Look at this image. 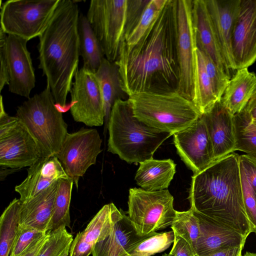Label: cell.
I'll list each match as a JSON object with an SVG mask.
<instances>
[{
  "label": "cell",
  "mask_w": 256,
  "mask_h": 256,
  "mask_svg": "<svg viewBox=\"0 0 256 256\" xmlns=\"http://www.w3.org/2000/svg\"><path fill=\"white\" fill-rule=\"evenodd\" d=\"M122 88L128 96L142 92H177L180 79L176 44V0H168L140 40L123 39L115 61Z\"/></svg>",
  "instance_id": "1"
},
{
  "label": "cell",
  "mask_w": 256,
  "mask_h": 256,
  "mask_svg": "<svg viewBox=\"0 0 256 256\" xmlns=\"http://www.w3.org/2000/svg\"><path fill=\"white\" fill-rule=\"evenodd\" d=\"M240 156L232 152L192 177L190 208L247 238L251 233L244 202Z\"/></svg>",
  "instance_id": "2"
},
{
  "label": "cell",
  "mask_w": 256,
  "mask_h": 256,
  "mask_svg": "<svg viewBox=\"0 0 256 256\" xmlns=\"http://www.w3.org/2000/svg\"><path fill=\"white\" fill-rule=\"evenodd\" d=\"M80 12L76 2L60 0L38 46V68L46 78L56 105L62 112L78 70L80 56L78 22Z\"/></svg>",
  "instance_id": "3"
},
{
  "label": "cell",
  "mask_w": 256,
  "mask_h": 256,
  "mask_svg": "<svg viewBox=\"0 0 256 256\" xmlns=\"http://www.w3.org/2000/svg\"><path fill=\"white\" fill-rule=\"evenodd\" d=\"M108 128V151L130 164L153 158L160 146L172 136L158 132L136 118L128 98L114 102Z\"/></svg>",
  "instance_id": "4"
},
{
  "label": "cell",
  "mask_w": 256,
  "mask_h": 256,
  "mask_svg": "<svg viewBox=\"0 0 256 256\" xmlns=\"http://www.w3.org/2000/svg\"><path fill=\"white\" fill-rule=\"evenodd\" d=\"M128 100L139 120L172 135L192 126L200 116L193 102L178 92L136 94Z\"/></svg>",
  "instance_id": "5"
},
{
  "label": "cell",
  "mask_w": 256,
  "mask_h": 256,
  "mask_svg": "<svg viewBox=\"0 0 256 256\" xmlns=\"http://www.w3.org/2000/svg\"><path fill=\"white\" fill-rule=\"evenodd\" d=\"M16 116L26 126L40 148L43 157L56 156L68 132L62 112L49 86L19 106Z\"/></svg>",
  "instance_id": "6"
},
{
  "label": "cell",
  "mask_w": 256,
  "mask_h": 256,
  "mask_svg": "<svg viewBox=\"0 0 256 256\" xmlns=\"http://www.w3.org/2000/svg\"><path fill=\"white\" fill-rule=\"evenodd\" d=\"M174 197L168 189L129 190L128 216L140 236L171 226L176 216Z\"/></svg>",
  "instance_id": "7"
},
{
  "label": "cell",
  "mask_w": 256,
  "mask_h": 256,
  "mask_svg": "<svg viewBox=\"0 0 256 256\" xmlns=\"http://www.w3.org/2000/svg\"><path fill=\"white\" fill-rule=\"evenodd\" d=\"M60 0H0V28L27 40L39 36L47 26Z\"/></svg>",
  "instance_id": "8"
},
{
  "label": "cell",
  "mask_w": 256,
  "mask_h": 256,
  "mask_svg": "<svg viewBox=\"0 0 256 256\" xmlns=\"http://www.w3.org/2000/svg\"><path fill=\"white\" fill-rule=\"evenodd\" d=\"M42 157V150L26 125L16 116H11L5 112L1 95L0 166L20 170L30 167Z\"/></svg>",
  "instance_id": "9"
},
{
  "label": "cell",
  "mask_w": 256,
  "mask_h": 256,
  "mask_svg": "<svg viewBox=\"0 0 256 256\" xmlns=\"http://www.w3.org/2000/svg\"><path fill=\"white\" fill-rule=\"evenodd\" d=\"M128 0H92L86 17L109 61L115 62L124 38Z\"/></svg>",
  "instance_id": "10"
},
{
  "label": "cell",
  "mask_w": 256,
  "mask_h": 256,
  "mask_svg": "<svg viewBox=\"0 0 256 256\" xmlns=\"http://www.w3.org/2000/svg\"><path fill=\"white\" fill-rule=\"evenodd\" d=\"M176 44L180 79L177 92L192 102L196 62L192 0H176Z\"/></svg>",
  "instance_id": "11"
},
{
  "label": "cell",
  "mask_w": 256,
  "mask_h": 256,
  "mask_svg": "<svg viewBox=\"0 0 256 256\" xmlns=\"http://www.w3.org/2000/svg\"><path fill=\"white\" fill-rule=\"evenodd\" d=\"M102 140L95 128H82L66 136L56 156L77 189L80 178L96 164L97 157L102 151Z\"/></svg>",
  "instance_id": "12"
},
{
  "label": "cell",
  "mask_w": 256,
  "mask_h": 256,
  "mask_svg": "<svg viewBox=\"0 0 256 256\" xmlns=\"http://www.w3.org/2000/svg\"><path fill=\"white\" fill-rule=\"evenodd\" d=\"M74 120L87 126H102L105 120L103 100L94 74L84 68L76 71L70 92Z\"/></svg>",
  "instance_id": "13"
},
{
  "label": "cell",
  "mask_w": 256,
  "mask_h": 256,
  "mask_svg": "<svg viewBox=\"0 0 256 256\" xmlns=\"http://www.w3.org/2000/svg\"><path fill=\"white\" fill-rule=\"evenodd\" d=\"M0 30V46L4 50L10 76L9 91L28 98L36 84V76L28 40Z\"/></svg>",
  "instance_id": "14"
},
{
  "label": "cell",
  "mask_w": 256,
  "mask_h": 256,
  "mask_svg": "<svg viewBox=\"0 0 256 256\" xmlns=\"http://www.w3.org/2000/svg\"><path fill=\"white\" fill-rule=\"evenodd\" d=\"M173 136L178 154L194 175L215 162L212 145L200 116L192 126Z\"/></svg>",
  "instance_id": "15"
},
{
  "label": "cell",
  "mask_w": 256,
  "mask_h": 256,
  "mask_svg": "<svg viewBox=\"0 0 256 256\" xmlns=\"http://www.w3.org/2000/svg\"><path fill=\"white\" fill-rule=\"evenodd\" d=\"M236 70L256 61V0H241L232 36Z\"/></svg>",
  "instance_id": "16"
},
{
  "label": "cell",
  "mask_w": 256,
  "mask_h": 256,
  "mask_svg": "<svg viewBox=\"0 0 256 256\" xmlns=\"http://www.w3.org/2000/svg\"><path fill=\"white\" fill-rule=\"evenodd\" d=\"M124 212L113 203L104 205L72 242L68 256H89L96 244L106 238Z\"/></svg>",
  "instance_id": "17"
},
{
  "label": "cell",
  "mask_w": 256,
  "mask_h": 256,
  "mask_svg": "<svg viewBox=\"0 0 256 256\" xmlns=\"http://www.w3.org/2000/svg\"><path fill=\"white\" fill-rule=\"evenodd\" d=\"M241 0H205L224 62L236 71L232 50V36Z\"/></svg>",
  "instance_id": "18"
},
{
  "label": "cell",
  "mask_w": 256,
  "mask_h": 256,
  "mask_svg": "<svg viewBox=\"0 0 256 256\" xmlns=\"http://www.w3.org/2000/svg\"><path fill=\"white\" fill-rule=\"evenodd\" d=\"M234 116L220 99L200 115L212 145L215 162L235 151Z\"/></svg>",
  "instance_id": "19"
},
{
  "label": "cell",
  "mask_w": 256,
  "mask_h": 256,
  "mask_svg": "<svg viewBox=\"0 0 256 256\" xmlns=\"http://www.w3.org/2000/svg\"><path fill=\"white\" fill-rule=\"evenodd\" d=\"M68 177L55 155L39 158L29 167L25 180L15 187L21 202H25L62 178Z\"/></svg>",
  "instance_id": "20"
},
{
  "label": "cell",
  "mask_w": 256,
  "mask_h": 256,
  "mask_svg": "<svg viewBox=\"0 0 256 256\" xmlns=\"http://www.w3.org/2000/svg\"><path fill=\"white\" fill-rule=\"evenodd\" d=\"M194 212L200 225V234L195 247L198 256H206L225 249L244 246L246 237L203 214Z\"/></svg>",
  "instance_id": "21"
},
{
  "label": "cell",
  "mask_w": 256,
  "mask_h": 256,
  "mask_svg": "<svg viewBox=\"0 0 256 256\" xmlns=\"http://www.w3.org/2000/svg\"><path fill=\"white\" fill-rule=\"evenodd\" d=\"M192 14L197 48L230 78L219 46L205 0H192Z\"/></svg>",
  "instance_id": "22"
},
{
  "label": "cell",
  "mask_w": 256,
  "mask_h": 256,
  "mask_svg": "<svg viewBox=\"0 0 256 256\" xmlns=\"http://www.w3.org/2000/svg\"><path fill=\"white\" fill-rule=\"evenodd\" d=\"M59 180L28 201L21 202L19 226L50 231Z\"/></svg>",
  "instance_id": "23"
},
{
  "label": "cell",
  "mask_w": 256,
  "mask_h": 256,
  "mask_svg": "<svg viewBox=\"0 0 256 256\" xmlns=\"http://www.w3.org/2000/svg\"><path fill=\"white\" fill-rule=\"evenodd\" d=\"M142 237L137 234L128 216L124 212L110 234L96 244L92 256H124L128 248Z\"/></svg>",
  "instance_id": "24"
},
{
  "label": "cell",
  "mask_w": 256,
  "mask_h": 256,
  "mask_svg": "<svg viewBox=\"0 0 256 256\" xmlns=\"http://www.w3.org/2000/svg\"><path fill=\"white\" fill-rule=\"evenodd\" d=\"M256 90V74L248 68L238 69L230 79L220 100L234 115L244 108Z\"/></svg>",
  "instance_id": "25"
},
{
  "label": "cell",
  "mask_w": 256,
  "mask_h": 256,
  "mask_svg": "<svg viewBox=\"0 0 256 256\" xmlns=\"http://www.w3.org/2000/svg\"><path fill=\"white\" fill-rule=\"evenodd\" d=\"M176 166L171 159H148L140 163L134 180L136 184L146 190H166L174 178Z\"/></svg>",
  "instance_id": "26"
},
{
  "label": "cell",
  "mask_w": 256,
  "mask_h": 256,
  "mask_svg": "<svg viewBox=\"0 0 256 256\" xmlns=\"http://www.w3.org/2000/svg\"><path fill=\"white\" fill-rule=\"evenodd\" d=\"M102 96L105 114L104 122L108 124L110 113L114 102L119 99L128 98L123 91L118 67L115 62L104 58L98 70L94 73Z\"/></svg>",
  "instance_id": "27"
},
{
  "label": "cell",
  "mask_w": 256,
  "mask_h": 256,
  "mask_svg": "<svg viewBox=\"0 0 256 256\" xmlns=\"http://www.w3.org/2000/svg\"><path fill=\"white\" fill-rule=\"evenodd\" d=\"M80 56L83 60L82 68L94 73L105 58L102 46L86 16L80 13L78 22Z\"/></svg>",
  "instance_id": "28"
},
{
  "label": "cell",
  "mask_w": 256,
  "mask_h": 256,
  "mask_svg": "<svg viewBox=\"0 0 256 256\" xmlns=\"http://www.w3.org/2000/svg\"><path fill=\"white\" fill-rule=\"evenodd\" d=\"M239 166L246 212L251 232H256V158L240 156Z\"/></svg>",
  "instance_id": "29"
},
{
  "label": "cell",
  "mask_w": 256,
  "mask_h": 256,
  "mask_svg": "<svg viewBox=\"0 0 256 256\" xmlns=\"http://www.w3.org/2000/svg\"><path fill=\"white\" fill-rule=\"evenodd\" d=\"M218 100L206 72L202 52L197 48L194 96L192 102L201 115L208 111Z\"/></svg>",
  "instance_id": "30"
},
{
  "label": "cell",
  "mask_w": 256,
  "mask_h": 256,
  "mask_svg": "<svg viewBox=\"0 0 256 256\" xmlns=\"http://www.w3.org/2000/svg\"><path fill=\"white\" fill-rule=\"evenodd\" d=\"M21 202L14 198L0 218V256H10L20 220Z\"/></svg>",
  "instance_id": "31"
},
{
  "label": "cell",
  "mask_w": 256,
  "mask_h": 256,
  "mask_svg": "<svg viewBox=\"0 0 256 256\" xmlns=\"http://www.w3.org/2000/svg\"><path fill=\"white\" fill-rule=\"evenodd\" d=\"M235 151L240 150L256 158V126L244 109L234 116Z\"/></svg>",
  "instance_id": "32"
},
{
  "label": "cell",
  "mask_w": 256,
  "mask_h": 256,
  "mask_svg": "<svg viewBox=\"0 0 256 256\" xmlns=\"http://www.w3.org/2000/svg\"><path fill=\"white\" fill-rule=\"evenodd\" d=\"M73 184V180L68 176L59 180L50 231L62 226L70 228V206Z\"/></svg>",
  "instance_id": "33"
},
{
  "label": "cell",
  "mask_w": 256,
  "mask_h": 256,
  "mask_svg": "<svg viewBox=\"0 0 256 256\" xmlns=\"http://www.w3.org/2000/svg\"><path fill=\"white\" fill-rule=\"evenodd\" d=\"M174 234L172 230L155 232L142 236L128 250L130 256H152L168 249L174 242Z\"/></svg>",
  "instance_id": "34"
},
{
  "label": "cell",
  "mask_w": 256,
  "mask_h": 256,
  "mask_svg": "<svg viewBox=\"0 0 256 256\" xmlns=\"http://www.w3.org/2000/svg\"><path fill=\"white\" fill-rule=\"evenodd\" d=\"M170 227L174 234L184 240L195 252L196 244L200 234V225L194 211L190 208L186 211H176Z\"/></svg>",
  "instance_id": "35"
},
{
  "label": "cell",
  "mask_w": 256,
  "mask_h": 256,
  "mask_svg": "<svg viewBox=\"0 0 256 256\" xmlns=\"http://www.w3.org/2000/svg\"><path fill=\"white\" fill-rule=\"evenodd\" d=\"M168 0H149L136 24L124 40L128 46L136 44L155 22Z\"/></svg>",
  "instance_id": "36"
},
{
  "label": "cell",
  "mask_w": 256,
  "mask_h": 256,
  "mask_svg": "<svg viewBox=\"0 0 256 256\" xmlns=\"http://www.w3.org/2000/svg\"><path fill=\"white\" fill-rule=\"evenodd\" d=\"M73 240V236L68 232L64 226L50 230L48 238L37 256L69 255Z\"/></svg>",
  "instance_id": "37"
},
{
  "label": "cell",
  "mask_w": 256,
  "mask_h": 256,
  "mask_svg": "<svg viewBox=\"0 0 256 256\" xmlns=\"http://www.w3.org/2000/svg\"><path fill=\"white\" fill-rule=\"evenodd\" d=\"M200 52L202 56L205 69L211 82L214 92L217 98L220 100L223 96L230 78L207 54L201 50Z\"/></svg>",
  "instance_id": "38"
},
{
  "label": "cell",
  "mask_w": 256,
  "mask_h": 256,
  "mask_svg": "<svg viewBox=\"0 0 256 256\" xmlns=\"http://www.w3.org/2000/svg\"><path fill=\"white\" fill-rule=\"evenodd\" d=\"M47 232L33 228L18 226V234L10 256H20L34 242L42 237Z\"/></svg>",
  "instance_id": "39"
},
{
  "label": "cell",
  "mask_w": 256,
  "mask_h": 256,
  "mask_svg": "<svg viewBox=\"0 0 256 256\" xmlns=\"http://www.w3.org/2000/svg\"><path fill=\"white\" fill-rule=\"evenodd\" d=\"M149 0H128L124 38L134 28Z\"/></svg>",
  "instance_id": "40"
},
{
  "label": "cell",
  "mask_w": 256,
  "mask_h": 256,
  "mask_svg": "<svg viewBox=\"0 0 256 256\" xmlns=\"http://www.w3.org/2000/svg\"><path fill=\"white\" fill-rule=\"evenodd\" d=\"M168 256H198L190 246L182 238L174 235L173 246Z\"/></svg>",
  "instance_id": "41"
},
{
  "label": "cell",
  "mask_w": 256,
  "mask_h": 256,
  "mask_svg": "<svg viewBox=\"0 0 256 256\" xmlns=\"http://www.w3.org/2000/svg\"><path fill=\"white\" fill-rule=\"evenodd\" d=\"M50 231H48L46 234L42 237L34 242L20 256H37L48 238Z\"/></svg>",
  "instance_id": "42"
},
{
  "label": "cell",
  "mask_w": 256,
  "mask_h": 256,
  "mask_svg": "<svg viewBox=\"0 0 256 256\" xmlns=\"http://www.w3.org/2000/svg\"><path fill=\"white\" fill-rule=\"evenodd\" d=\"M0 92H1L6 85H9L10 76L8 66L4 56V50L2 47L0 46Z\"/></svg>",
  "instance_id": "43"
},
{
  "label": "cell",
  "mask_w": 256,
  "mask_h": 256,
  "mask_svg": "<svg viewBox=\"0 0 256 256\" xmlns=\"http://www.w3.org/2000/svg\"><path fill=\"white\" fill-rule=\"evenodd\" d=\"M244 246L235 247L220 250L206 256H242Z\"/></svg>",
  "instance_id": "44"
},
{
  "label": "cell",
  "mask_w": 256,
  "mask_h": 256,
  "mask_svg": "<svg viewBox=\"0 0 256 256\" xmlns=\"http://www.w3.org/2000/svg\"><path fill=\"white\" fill-rule=\"evenodd\" d=\"M244 110L250 116L252 120L256 119V90Z\"/></svg>",
  "instance_id": "45"
},
{
  "label": "cell",
  "mask_w": 256,
  "mask_h": 256,
  "mask_svg": "<svg viewBox=\"0 0 256 256\" xmlns=\"http://www.w3.org/2000/svg\"><path fill=\"white\" fill-rule=\"evenodd\" d=\"M242 256H256V253L246 252V254Z\"/></svg>",
  "instance_id": "46"
},
{
  "label": "cell",
  "mask_w": 256,
  "mask_h": 256,
  "mask_svg": "<svg viewBox=\"0 0 256 256\" xmlns=\"http://www.w3.org/2000/svg\"><path fill=\"white\" fill-rule=\"evenodd\" d=\"M252 122L255 126H256V119L252 120Z\"/></svg>",
  "instance_id": "47"
},
{
  "label": "cell",
  "mask_w": 256,
  "mask_h": 256,
  "mask_svg": "<svg viewBox=\"0 0 256 256\" xmlns=\"http://www.w3.org/2000/svg\"><path fill=\"white\" fill-rule=\"evenodd\" d=\"M162 256H168V254L165 253Z\"/></svg>",
  "instance_id": "48"
},
{
  "label": "cell",
  "mask_w": 256,
  "mask_h": 256,
  "mask_svg": "<svg viewBox=\"0 0 256 256\" xmlns=\"http://www.w3.org/2000/svg\"><path fill=\"white\" fill-rule=\"evenodd\" d=\"M124 256H130L126 254V255Z\"/></svg>",
  "instance_id": "49"
},
{
  "label": "cell",
  "mask_w": 256,
  "mask_h": 256,
  "mask_svg": "<svg viewBox=\"0 0 256 256\" xmlns=\"http://www.w3.org/2000/svg\"><path fill=\"white\" fill-rule=\"evenodd\" d=\"M69 255H67V256H68Z\"/></svg>",
  "instance_id": "50"
}]
</instances>
